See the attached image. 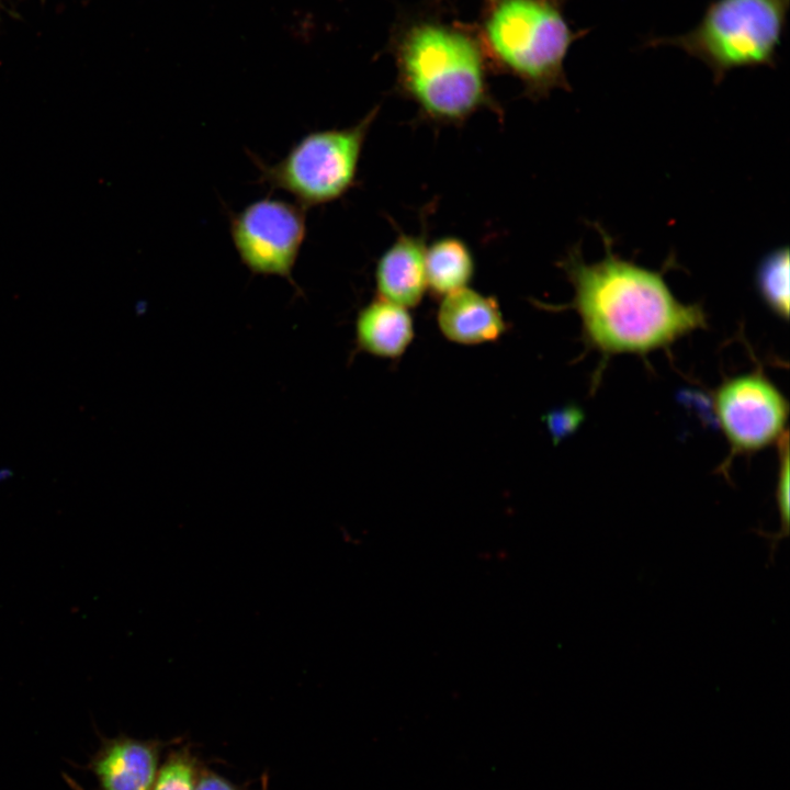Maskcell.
<instances>
[{"label":"cell","instance_id":"19","mask_svg":"<svg viewBox=\"0 0 790 790\" xmlns=\"http://www.w3.org/2000/svg\"><path fill=\"white\" fill-rule=\"evenodd\" d=\"M261 790H268V775L267 774L262 775Z\"/></svg>","mask_w":790,"mask_h":790},{"label":"cell","instance_id":"16","mask_svg":"<svg viewBox=\"0 0 790 790\" xmlns=\"http://www.w3.org/2000/svg\"><path fill=\"white\" fill-rule=\"evenodd\" d=\"M580 414L574 408H563L545 416L546 425L554 439L569 432L578 422Z\"/></svg>","mask_w":790,"mask_h":790},{"label":"cell","instance_id":"10","mask_svg":"<svg viewBox=\"0 0 790 790\" xmlns=\"http://www.w3.org/2000/svg\"><path fill=\"white\" fill-rule=\"evenodd\" d=\"M426 242L422 235L400 234L379 258L375 268L380 298L405 308L417 306L427 292Z\"/></svg>","mask_w":790,"mask_h":790},{"label":"cell","instance_id":"13","mask_svg":"<svg viewBox=\"0 0 790 790\" xmlns=\"http://www.w3.org/2000/svg\"><path fill=\"white\" fill-rule=\"evenodd\" d=\"M756 287L778 316L789 315V249L779 247L763 257L756 269Z\"/></svg>","mask_w":790,"mask_h":790},{"label":"cell","instance_id":"1","mask_svg":"<svg viewBox=\"0 0 790 790\" xmlns=\"http://www.w3.org/2000/svg\"><path fill=\"white\" fill-rule=\"evenodd\" d=\"M596 228L603 241L602 259L587 263L574 246L557 262L574 289L565 307L579 315L588 346L605 353H645L706 325L703 307L678 301L664 271L620 257L608 233Z\"/></svg>","mask_w":790,"mask_h":790},{"label":"cell","instance_id":"14","mask_svg":"<svg viewBox=\"0 0 790 790\" xmlns=\"http://www.w3.org/2000/svg\"><path fill=\"white\" fill-rule=\"evenodd\" d=\"M203 768L190 744L172 748L159 765L151 790H196Z\"/></svg>","mask_w":790,"mask_h":790},{"label":"cell","instance_id":"3","mask_svg":"<svg viewBox=\"0 0 790 790\" xmlns=\"http://www.w3.org/2000/svg\"><path fill=\"white\" fill-rule=\"evenodd\" d=\"M567 0H483L473 26L489 68L518 79L527 97L546 98L569 90L565 58L589 30H573Z\"/></svg>","mask_w":790,"mask_h":790},{"label":"cell","instance_id":"6","mask_svg":"<svg viewBox=\"0 0 790 790\" xmlns=\"http://www.w3.org/2000/svg\"><path fill=\"white\" fill-rule=\"evenodd\" d=\"M234 247L246 268L261 275L292 276L306 236L305 207L264 198L248 204L230 219Z\"/></svg>","mask_w":790,"mask_h":790},{"label":"cell","instance_id":"7","mask_svg":"<svg viewBox=\"0 0 790 790\" xmlns=\"http://www.w3.org/2000/svg\"><path fill=\"white\" fill-rule=\"evenodd\" d=\"M712 403L734 452H754L787 431L788 402L761 372L726 379L714 391Z\"/></svg>","mask_w":790,"mask_h":790},{"label":"cell","instance_id":"15","mask_svg":"<svg viewBox=\"0 0 790 790\" xmlns=\"http://www.w3.org/2000/svg\"><path fill=\"white\" fill-rule=\"evenodd\" d=\"M779 441L780 465L778 481L776 487V501L780 518V529L776 533H767L756 531L761 537L769 540L770 543V561L774 560L778 542L789 535L790 531V487H789V443L788 431H786Z\"/></svg>","mask_w":790,"mask_h":790},{"label":"cell","instance_id":"5","mask_svg":"<svg viewBox=\"0 0 790 790\" xmlns=\"http://www.w3.org/2000/svg\"><path fill=\"white\" fill-rule=\"evenodd\" d=\"M377 115L375 106L352 126L311 132L273 165L253 157L259 182L292 194L305 208L342 198L356 183L364 142Z\"/></svg>","mask_w":790,"mask_h":790},{"label":"cell","instance_id":"18","mask_svg":"<svg viewBox=\"0 0 790 790\" xmlns=\"http://www.w3.org/2000/svg\"><path fill=\"white\" fill-rule=\"evenodd\" d=\"M12 475H13V471L11 467H8V466L0 467V483L11 478Z\"/></svg>","mask_w":790,"mask_h":790},{"label":"cell","instance_id":"8","mask_svg":"<svg viewBox=\"0 0 790 790\" xmlns=\"http://www.w3.org/2000/svg\"><path fill=\"white\" fill-rule=\"evenodd\" d=\"M168 744L123 733L115 737L101 736L100 746L87 765L95 778L97 790H151Z\"/></svg>","mask_w":790,"mask_h":790},{"label":"cell","instance_id":"2","mask_svg":"<svg viewBox=\"0 0 790 790\" xmlns=\"http://www.w3.org/2000/svg\"><path fill=\"white\" fill-rule=\"evenodd\" d=\"M396 90L422 119L438 125L463 124L489 110L501 115L488 82L489 65L473 26L437 18H409L391 37Z\"/></svg>","mask_w":790,"mask_h":790},{"label":"cell","instance_id":"17","mask_svg":"<svg viewBox=\"0 0 790 790\" xmlns=\"http://www.w3.org/2000/svg\"><path fill=\"white\" fill-rule=\"evenodd\" d=\"M196 790H240L234 782L222 775L203 768L199 777Z\"/></svg>","mask_w":790,"mask_h":790},{"label":"cell","instance_id":"9","mask_svg":"<svg viewBox=\"0 0 790 790\" xmlns=\"http://www.w3.org/2000/svg\"><path fill=\"white\" fill-rule=\"evenodd\" d=\"M437 323L449 341L464 346L497 341L508 329L497 300L469 287L441 297Z\"/></svg>","mask_w":790,"mask_h":790},{"label":"cell","instance_id":"4","mask_svg":"<svg viewBox=\"0 0 790 790\" xmlns=\"http://www.w3.org/2000/svg\"><path fill=\"white\" fill-rule=\"evenodd\" d=\"M790 0H713L699 23L676 36L651 37L646 47L674 46L703 63L720 83L743 67L776 64Z\"/></svg>","mask_w":790,"mask_h":790},{"label":"cell","instance_id":"20","mask_svg":"<svg viewBox=\"0 0 790 790\" xmlns=\"http://www.w3.org/2000/svg\"><path fill=\"white\" fill-rule=\"evenodd\" d=\"M439 1V0H438Z\"/></svg>","mask_w":790,"mask_h":790},{"label":"cell","instance_id":"11","mask_svg":"<svg viewBox=\"0 0 790 790\" xmlns=\"http://www.w3.org/2000/svg\"><path fill=\"white\" fill-rule=\"evenodd\" d=\"M356 349L374 357L397 359L414 340V320L407 308L376 297L356 319Z\"/></svg>","mask_w":790,"mask_h":790},{"label":"cell","instance_id":"12","mask_svg":"<svg viewBox=\"0 0 790 790\" xmlns=\"http://www.w3.org/2000/svg\"><path fill=\"white\" fill-rule=\"evenodd\" d=\"M427 290L437 297L467 287L475 272L470 247L458 237H442L426 249Z\"/></svg>","mask_w":790,"mask_h":790}]
</instances>
